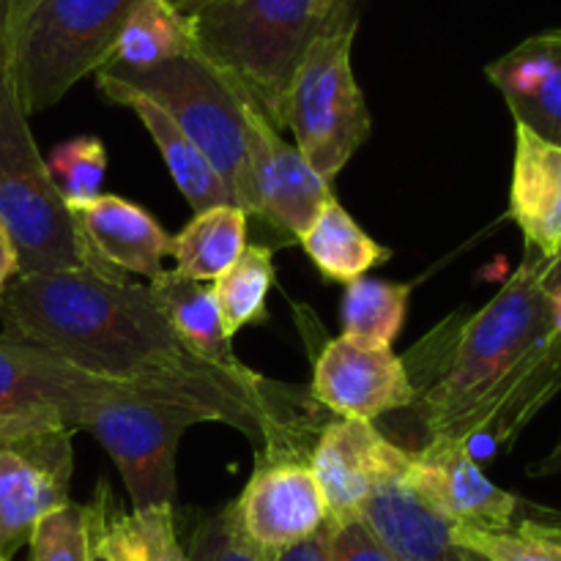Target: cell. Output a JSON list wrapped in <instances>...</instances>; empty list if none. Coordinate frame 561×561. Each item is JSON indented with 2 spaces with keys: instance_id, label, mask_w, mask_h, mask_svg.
<instances>
[{
  "instance_id": "6da1fadb",
  "label": "cell",
  "mask_w": 561,
  "mask_h": 561,
  "mask_svg": "<svg viewBox=\"0 0 561 561\" xmlns=\"http://www.w3.org/2000/svg\"><path fill=\"white\" fill-rule=\"evenodd\" d=\"M5 332L44 345L91 376L121 383L239 387L277 392V383L228 376L197 359L170 327L148 285L126 274H22L0 301Z\"/></svg>"
},
{
  "instance_id": "7a4b0ae2",
  "label": "cell",
  "mask_w": 561,
  "mask_h": 561,
  "mask_svg": "<svg viewBox=\"0 0 561 561\" xmlns=\"http://www.w3.org/2000/svg\"><path fill=\"white\" fill-rule=\"evenodd\" d=\"M546 263L526 255L513 277L449 340L444 370L416 392L427 438L510 444L561 389V329L542 288Z\"/></svg>"
},
{
  "instance_id": "3957f363",
  "label": "cell",
  "mask_w": 561,
  "mask_h": 561,
  "mask_svg": "<svg viewBox=\"0 0 561 561\" xmlns=\"http://www.w3.org/2000/svg\"><path fill=\"white\" fill-rule=\"evenodd\" d=\"M137 0H9L5 75L25 115L58 104L99 71Z\"/></svg>"
},
{
  "instance_id": "277c9868",
  "label": "cell",
  "mask_w": 561,
  "mask_h": 561,
  "mask_svg": "<svg viewBox=\"0 0 561 561\" xmlns=\"http://www.w3.org/2000/svg\"><path fill=\"white\" fill-rule=\"evenodd\" d=\"M318 25L312 0H217L192 16L197 53L274 129H285L290 80Z\"/></svg>"
},
{
  "instance_id": "5b68a950",
  "label": "cell",
  "mask_w": 561,
  "mask_h": 561,
  "mask_svg": "<svg viewBox=\"0 0 561 561\" xmlns=\"http://www.w3.org/2000/svg\"><path fill=\"white\" fill-rule=\"evenodd\" d=\"M0 225L20 255V277L75 268L124 274L88 244L33 142L27 115L5 71H0Z\"/></svg>"
},
{
  "instance_id": "8992f818",
  "label": "cell",
  "mask_w": 561,
  "mask_h": 561,
  "mask_svg": "<svg viewBox=\"0 0 561 561\" xmlns=\"http://www.w3.org/2000/svg\"><path fill=\"white\" fill-rule=\"evenodd\" d=\"M359 0H340L312 33L285 99V129L321 179L351 162L370 135V110L351 66Z\"/></svg>"
},
{
  "instance_id": "52a82bcc",
  "label": "cell",
  "mask_w": 561,
  "mask_h": 561,
  "mask_svg": "<svg viewBox=\"0 0 561 561\" xmlns=\"http://www.w3.org/2000/svg\"><path fill=\"white\" fill-rule=\"evenodd\" d=\"M153 389H190L255 400L268 409L285 411L294 400V389L257 394L239 387H179V383H121L91 376L44 345L20 334H0V444L36 427H69L82 431L93 405L107 400L135 398Z\"/></svg>"
},
{
  "instance_id": "ba28073f",
  "label": "cell",
  "mask_w": 561,
  "mask_h": 561,
  "mask_svg": "<svg viewBox=\"0 0 561 561\" xmlns=\"http://www.w3.org/2000/svg\"><path fill=\"white\" fill-rule=\"evenodd\" d=\"M102 71L159 104L211 162L236 206L255 217L247 146L250 102L201 53L179 55L151 69Z\"/></svg>"
},
{
  "instance_id": "9c48e42d",
  "label": "cell",
  "mask_w": 561,
  "mask_h": 561,
  "mask_svg": "<svg viewBox=\"0 0 561 561\" xmlns=\"http://www.w3.org/2000/svg\"><path fill=\"white\" fill-rule=\"evenodd\" d=\"M236 520L257 559L268 561L327 529V502L310 455L290 444H263L250 482L233 502Z\"/></svg>"
},
{
  "instance_id": "30bf717a",
  "label": "cell",
  "mask_w": 561,
  "mask_h": 561,
  "mask_svg": "<svg viewBox=\"0 0 561 561\" xmlns=\"http://www.w3.org/2000/svg\"><path fill=\"white\" fill-rule=\"evenodd\" d=\"M69 427H36L0 444V559L31 542L44 515L71 502Z\"/></svg>"
},
{
  "instance_id": "8fae6325",
  "label": "cell",
  "mask_w": 561,
  "mask_h": 561,
  "mask_svg": "<svg viewBox=\"0 0 561 561\" xmlns=\"http://www.w3.org/2000/svg\"><path fill=\"white\" fill-rule=\"evenodd\" d=\"M405 482L431 510L453 526L474 531H507L520 524L524 499L488 480L477 466L471 444L431 436L411 453Z\"/></svg>"
},
{
  "instance_id": "7c38bea8",
  "label": "cell",
  "mask_w": 561,
  "mask_h": 561,
  "mask_svg": "<svg viewBox=\"0 0 561 561\" xmlns=\"http://www.w3.org/2000/svg\"><path fill=\"white\" fill-rule=\"evenodd\" d=\"M310 398L337 420L376 422L389 411L411 409L416 387L392 345L340 334L318 354Z\"/></svg>"
},
{
  "instance_id": "4fadbf2b",
  "label": "cell",
  "mask_w": 561,
  "mask_h": 561,
  "mask_svg": "<svg viewBox=\"0 0 561 561\" xmlns=\"http://www.w3.org/2000/svg\"><path fill=\"white\" fill-rule=\"evenodd\" d=\"M409 449L389 442L373 422L334 420L318 431L310 453L329 526L348 524L381 482L405 477Z\"/></svg>"
},
{
  "instance_id": "5bb4252c",
  "label": "cell",
  "mask_w": 561,
  "mask_h": 561,
  "mask_svg": "<svg viewBox=\"0 0 561 561\" xmlns=\"http://www.w3.org/2000/svg\"><path fill=\"white\" fill-rule=\"evenodd\" d=\"M247 146L255 217L299 241L321 208L334 201L332 184L310 168L299 148L279 137L255 104L247 110Z\"/></svg>"
},
{
  "instance_id": "9a60e30c",
  "label": "cell",
  "mask_w": 561,
  "mask_h": 561,
  "mask_svg": "<svg viewBox=\"0 0 561 561\" xmlns=\"http://www.w3.org/2000/svg\"><path fill=\"white\" fill-rule=\"evenodd\" d=\"M510 219L526 241V255L548 266L561 252V146L515 124Z\"/></svg>"
},
{
  "instance_id": "2e32d148",
  "label": "cell",
  "mask_w": 561,
  "mask_h": 561,
  "mask_svg": "<svg viewBox=\"0 0 561 561\" xmlns=\"http://www.w3.org/2000/svg\"><path fill=\"white\" fill-rule=\"evenodd\" d=\"M515 124L561 146V27L535 33L485 66Z\"/></svg>"
},
{
  "instance_id": "e0dca14e",
  "label": "cell",
  "mask_w": 561,
  "mask_h": 561,
  "mask_svg": "<svg viewBox=\"0 0 561 561\" xmlns=\"http://www.w3.org/2000/svg\"><path fill=\"white\" fill-rule=\"evenodd\" d=\"M356 520L394 561H469L455 542V526L427 507L405 477L381 482L359 507Z\"/></svg>"
},
{
  "instance_id": "ac0fdd59",
  "label": "cell",
  "mask_w": 561,
  "mask_h": 561,
  "mask_svg": "<svg viewBox=\"0 0 561 561\" xmlns=\"http://www.w3.org/2000/svg\"><path fill=\"white\" fill-rule=\"evenodd\" d=\"M69 208L91 250L104 263L148 279L164 272L162 261L173 255V236L146 208L107 192L91 201L69 203Z\"/></svg>"
},
{
  "instance_id": "d6986e66",
  "label": "cell",
  "mask_w": 561,
  "mask_h": 561,
  "mask_svg": "<svg viewBox=\"0 0 561 561\" xmlns=\"http://www.w3.org/2000/svg\"><path fill=\"white\" fill-rule=\"evenodd\" d=\"M96 82L99 91H102L110 102L131 110V113L142 121V126H146L148 135L157 142L159 153H162L175 186H179L181 195L186 197L192 211L201 214L214 206H236L228 186L219 179L217 170L211 168V162L203 157L201 148L175 126V121L170 118L159 104H153L151 99L142 96L135 88L118 82L115 77L104 75V71H96Z\"/></svg>"
},
{
  "instance_id": "ffe728a7",
  "label": "cell",
  "mask_w": 561,
  "mask_h": 561,
  "mask_svg": "<svg viewBox=\"0 0 561 561\" xmlns=\"http://www.w3.org/2000/svg\"><path fill=\"white\" fill-rule=\"evenodd\" d=\"M153 299L159 301L162 312L168 316L170 327L175 329L186 348L203 359L206 365L217 367V370L228 373V376L244 378V381H257V373H252L244 362L236 356L233 340L225 334L222 318H219V307L214 301L211 288L203 283H192V279L179 277L170 272L157 274L148 283Z\"/></svg>"
},
{
  "instance_id": "44dd1931",
  "label": "cell",
  "mask_w": 561,
  "mask_h": 561,
  "mask_svg": "<svg viewBox=\"0 0 561 561\" xmlns=\"http://www.w3.org/2000/svg\"><path fill=\"white\" fill-rule=\"evenodd\" d=\"M299 244L321 277L340 285L365 277L373 266H381L392 257V250L367 236L340 206L337 197L321 208L310 228L299 236Z\"/></svg>"
},
{
  "instance_id": "7402d4cb",
  "label": "cell",
  "mask_w": 561,
  "mask_h": 561,
  "mask_svg": "<svg viewBox=\"0 0 561 561\" xmlns=\"http://www.w3.org/2000/svg\"><path fill=\"white\" fill-rule=\"evenodd\" d=\"M190 53H197L192 16L181 14L164 0H137L102 69H151L162 60Z\"/></svg>"
},
{
  "instance_id": "603a6c76",
  "label": "cell",
  "mask_w": 561,
  "mask_h": 561,
  "mask_svg": "<svg viewBox=\"0 0 561 561\" xmlns=\"http://www.w3.org/2000/svg\"><path fill=\"white\" fill-rule=\"evenodd\" d=\"M244 247L247 211L239 206L206 208L195 214L179 236H173V272L192 283H217Z\"/></svg>"
},
{
  "instance_id": "cb8c5ba5",
  "label": "cell",
  "mask_w": 561,
  "mask_h": 561,
  "mask_svg": "<svg viewBox=\"0 0 561 561\" xmlns=\"http://www.w3.org/2000/svg\"><path fill=\"white\" fill-rule=\"evenodd\" d=\"M274 277L277 272H274L272 247L247 244L233 266L214 283V301L230 340L250 323L266 321V299Z\"/></svg>"
},
{
  "instance_id": "d4e9b609",
  "label": "cell",
  "mask_w": 561,
  "mask_h": 561,
  "mask_svg": "<svg viewBox=\"0 0 561 561\" xmlns=\"http://www.w3.org/2000/svg\"><path fill=\"white\" fill-rule=\"evenodd\" d=\"M409 299V283H389V279L370 277L354 279V283L345 285L343 307H340L343 334L392 345L405 323Z\"/></svg>"
},
{
  "instance_id": "484cf974",
  "label": "cell",
  "mask_w": 561,
  "mask_h": 561,
  "mask_svg": "<svg viewBox=\"0 0 561 561\" xmlns=\"http://www.w3.org/2000/svg\"><path fill=\"white\" fill-rule=\"evenodd\" d=\"M455 542L488 561H561V526L526 518L507 531L455 526Z\"/></svg>"
},
{
  "instance_id": "4316f807",
  "label": "cell",
  "mask_w": 561,
  "mask_h": 561,
  "mask_svg": "<svg viewBox=\"0 0 561 561\" xmlns=\"http://www.w3.org/2000/svg\"><path fill=\"white\" fill-rule=\"evenodd\" d=\"M47 170L66 203L91 201L102 195L107 175V148L96 137H75L55 146Z\"/></svg>"
},
{
  "instance_id": "83f0119b",
  "label": "cell",
  "mask_w": 561,
  "mask_h": 561,
  "mask_svg": "<svg viewBox=\"0 0 561 561\" xmlns=\"http://www.w3.org/2000/svg\"><path fill=\"white\" fill-rule=\"evenodd\" d=\"M31 561H93L91 510L69 502L38 520L31 537Z\"/></svg>"
},
{
  "instance_id": "f1b7e54d",
  "label": "cell",
  "mask_w": 561,
  "mask_h": 561,
  "mask_svg": "<svg viewBox=\"0 0 561 561\" xmlns=\"http://www.w3.org/2000/svg\"><path fill=\"white\" fill-rule=\"evenodd\" d=\"M186 561H261L241 535L233 502L195 526Z\"/></svg>"
},
{
  "instance_id": "f546056e",
  "label": "cell",
  "mask_w": 561,
  "mask_h": 561,
  "mask_svg": "<svg viewBox=\"0 0 561 561\" xmlns=\"http://www.w3.org/2000/svg\"><path fill=\"white\" fill-rule=\"evenodd\" d=\"M329 526V524H327ZM329 559L332 561H394L365 529L362 520L329 526Z\"/></svg>"
},
{
  "instance_id": "4dcf8cb0",
  "label": "cell",
  "mask_w": 561,
  "mask_h": 561,
  "mask_svg": "<svg viewBox=\"0 0 561 561\" xmlns=\"http://www.w3.org/2000/svg\"><path fill=\"white\" fill-rule=\"evenodd\" d=\"M16 277H20V255H16L9 230L0 225V301H3L5 290Z\"/></svg>"
},
{
  "instance_id": "1f68e13d",
  "label": "cell",
  "mask_w": 561,
  "mask_h": 561,
  "mask_svg": "<svg viewBox=\"0 0 561 561\" xmlns=\"http://www.w3.org/2000/svg\"><path fill=\"white\" fill-rule=\"evenodd\" d=\"M268 561H332L329 559V526L318 531L316 537H310L307 542H301V546L290 548L283 557Z\"/></svg>"
},
{
  "instance_id": "d6a6232c",
  "label": "cell",
  "mask_w": 561,
  "mask_h": 561,
  "mask_svg": "<svg viewBox=\"0 0 561 561\" xmlns=\"http://www.w3.org/2000/svg\"><path fill=\"white\" fill-rule=\"evenodd\" d=\"M540 283H542V288L548 290V296L561 290V252L557 257H553L551 263H548V266H542Z\"/></svg>"
},
{
  "instance_id": "836d02e7",
  "label": "cell",
  "mask_w": 561,
  "mask_h": 561,
  "mask_svg": "<svg viewBox=\"0 0 561 561\" xmlns=\"http://www.w3.org/2000/svg\"><path fill=\"white\" fill-rule=\"evenodd\" d=\"M164 3H170L175 11H181V14L195 16L201 14L203 9H208L211 3H217V0H164Z\"/></svg>"
},
{
  "instance_id": "e575fe53",
  "label": "cell",
  "mask_w": 561,
  "mask_h": 561,
  "mask_svg": "<svg viewBox=\"0 0 561 561\" xmlns=\"http://www.w3.org/2000/svg\"><path fill=\"white\" fill-rule=\"evenodd\" d=\"M557 471H561V442H559V447L548 455L546 463L537 466L535 474H557Z\"/></svg>"
},
{
  "instance_id": "d590c367",
  "label": "cell",
  "mask_w": 561,
  "mask_h": 561,
  "mask_svg": "<svg viewBox=\"0 0 561 561\" xmlns=\"http://www.w3.org/2000/svg\"><path fill=\"white\" fill-rule=\"evenodd\" d=\"M5 14H9V0H0V71H5Z\"/></svg>"
},
{
  "instance_id": "8d00e7d4",
  "label": "cell",
  "mask_w": 561,
  "mask_h": 561,
  "mask_svg": "<svg viewBox=\"0 0 561 561\" xmlns=\"http://www.w3.org/2000/svg\"><path fill=\"white\" fill-rule=\"evenodd\" d=\"M337 3H340V0H312V5H316V16H318V20H323V16H327L329 11H332Z\"/></svg>"
},
{
  "instance_id": "74e56055",
  "label": "cell",
  "mask_w": 561,
  "mask_h": 561,
  "mask_svg": "<svg viewBox=\"0 0 561 561\" xmlns=\"http://www.w3.org/2000/svg\"><path fill=\"white\" fill-rule=\"evenodd\" d=\"M551 301H553V316H557V323L561 329V290H557V294H551Z\"/></svg>"
},
{
  "instance_id": "f35d334b",
  "label": "cell",
  "mask_w": 561,
  "mask_h": 561,
  "mask_svg": "<svg viewBox=\"0 0 561 561\" xmlns=\"http://www.w3.org/2000/svg\"><path fill=\"white\" fill-rule=\"evenodd\" d=\"M463 551H466V548H463ZM466 557H469V561H488V559L477 557V553H471V551H466Z\"/></svg>"
},
{
  "instance_id": "ab89813d",
  "label": "cell",
  "mask_w": 561,
  "mask_h": 561,
  "mask_svg": "<svg viewBox=\"0 0 561 561\" xmlns=\"http://www.w3.org/2000/svg\"><path fill=\"white\" fill-rule=\"evenodd\" d=\"M93 561H104V559H99V557H96V553H93Z\"/></svg>"
},
{
  "instance_id": "60d3db41",
  "label": "cell",
  "mask_w": 561,
  "mask_h": 561,
  "mask_svg": "<svg viewBox=\"0 0 561 561\" xmlns=\"http://www.w3.org/2000/svg\"><path fill=\"white\" fill-rule=\"evenodd\" d=\"M0 561H9V559H0Z\"/></svg>"
}]
</instances>
